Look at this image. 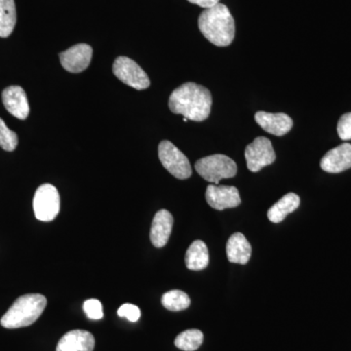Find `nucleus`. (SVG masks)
<instances>
[{
	"label": "nucleus",
	"instance_id": "1",
	"mask_svg": "<svg viewBox=\"0 0 351 351\" xmlns=\"http://www.w3.org/2000/svg\"><path fill=\"white\" fill-rule=\"evenodd\" d=\"M212 108V95L207 88L193 82L184 83L173 91L169 108L175 114H181L193 121H204Z\"/></svg>",
	"mask_w": 351,
	"mask_h": 351
},
{
	"label": "nucleus",
	"instance_id": "2",
	"mask_svg": "<svg viewBox=\"0 0 351 351\" xmlns=\"http://www.w3.org/2000/svg\"><path fill=\"white\" fill-rule=\"evenodd\" d=\"M198 27L201 34L214 45L226 47L235 36V23L230 9L218 3L200 14Z\"/></svg>",
	"mask_w": 351,
	"mask_h": 351
},
{
	"label": "nucleus",
	"instance_id": "3",
	"mask_svg": "<svg viewBox=\"0 0 351 351\" xmlns=\"http://www.w3.org/2000/svg\"><path fill=\"white\" fill-rule=\"evenodd\" d=\"M46 306L47 300L43 295H21L2 316L0 324L6 329L31 326L40 317Z\"/></svg>",
	"mask_w": 351,
	"mask_h": 351
},
{
	"label": "nucleus",
	"instance_id": "4",
	"mask_svg": "<svg viewBox=\"0 0 351 351\" xmlns=\"http://www.w3.org/2000/svg\"><path fill=\"white\" fill-rule=\"evenodd\" d=\"M195 170L205 181L218 184L221 180L234 177L237 165L230 157L213 154L199 159L195 163Z\"/></svg>",
	"mask_w": 351,
	"mask_h": 351
},
{
	"label": "nucleus",
	"instance_id": "5",
	"mask_svg": "<svg viewBox=\"0 0 351 351\" xmlns=\"http://www.w3.org/2000/svg\"><path fill=\"white\" fill-rule=\"evenodd\" d=\"M158 157L171 175L179 180L189 179L193 173L188 157L169 141H162L158 145Z\"/></svg>",
	"mask_w": 351,
	"mask_h": 351
},
{
	"label": "nucleus",
	"instance_id": "6",
	"mask_svg": "<svg viewBox=\"0 0 351 351\" xmlns=\"http://www.w3.org/2000/svg\"><path fill=\"white\" fill-rule=\"evenodd\" d=\"M34 211L39 221H52L56 219L60 212V195L54 186L44 184L36 189Z\"/></svg>",
	"mask_w": 351,
	"mask_h": 351
},
{
	"label": "nucleus",
	"instance_id": "7",
	"mask_svg": "<svg viewBox=\"0 0 351 351\" xmlns=\"http://www.w3.org/2000/svg\"><path fill=\"white\" fill-rule=\"evenodd\" d=\"M113 73L126 85L137 90H144L149 87V76L133 60L121 56L115 60L112 66Z\"/></svg>",
	"mask_w": 351,
	"mask_h": 351
},
{
	"label": "nucleus",
	"instance_id": "8",
	"mask_svg": "<svg viewBox=\"0 0 351 351\" xmlns=\"http://www.w3.org/2000/svg\"><path fill=\"white\" fill-rule=\"evenodd\" d=\"M247 167L251 172H258L276 161V156L271 142L267 138L258 137L245 149Z\"/></svg>",
	"mask_w": 351,
	"mask_h": 351
},
{
	"label": "nucleus",
	"instance_id": "9",
	"mask_svg": "<svg viewBox=\"0 0 351 351\" xmlns=\"http://www.w3.org/2000/svg\"><path fill=\"white\" fill-rule=\"evenodd\" d=\"M93 50L88 44L80 43L60 54V61L66 71L78 73L85 71L91 63Z\"/></svg>",
	"mask_w": 351,
	"mask_h": 351
},
{
	"label": "nucleus",
	"instance_id": "10",
	"mask_svg": "<svg viewBox=\"0 0 351 351\" xmlns=\"http://www.w3.org/2000/svg\"><path fill=\"white\" fill-rule=\"evenodd\" d=\"M206 200L209 206L219 211L239 206L241 203L239 189L235 186L213 184H210L207 188Z\"/></svg>",
	"mask_w": 351,
	"mask_h": 351
},
{
	"label": "nucleus",
	"instance_id": "11",
	"mask_svg": "<svg viewBox=\"0 0 351 351\" xmlns=\"http://www.w3.org/2000/svg\"><path fill=\"white\" fill-rule=\"evenodd\" d=\"M321 168L328 173H341L351 168V145L345 144L334 147L323 156Z\"/></svg>",
	"mask_w": 351,
	"mask_h": 351
},
{
	"label": "nucleus",
	"instance_id": "12",
	"mask_svg": "<svg viewBox=\"0 0 351 351\" xmlns=\"http://www.w3.org/2000/svg\"><path fill=\"white\" fill-rule=\"evenodd\" d=\"M255 120L263 130L278 137L286 135L294 125L293 119L282 112H258L255 114Z\"/></svg>",
	"mask_w": 351,
	"mask_h": 351
},
{
	"label": "nucleus",
	"instance_id": "13",
	"mask_svg": "<svg viewBox=\"0 0 351 351\" xmlns=\"http://www.w3.org/2000/svg\"><path fill=\"white\" fill-rule=\"evenodd\" d=\"M2 101L4 107L13 117L22 120L29 117V100L22 87H7L2 93Z\"/></svg>",
	"mask_w": 351,
	"mask_h": 351
},
{
	"label": "nucleus",
	"instance_id": "14",
	"mask_svg": "<svg viewBox=\"0 0 351 351\" xmlns=\"http://www.w3.org/2000/svg\"><path fill=\"white\" fill-rule=\"evenodd\" d=\"M173 219L172 214L167 210H160L157 212L152 219L151 228V241L156 248H162L167 244L172 232Z\"/></svg>",
	"mask_w": 351,
	"mask_h": 351
},
{
	"label": "nucleus",
	"instance_id": "15",
	"mask_svg": "<svg viewBox=\"0 0 351 351\" xmlns=\"http://www.w3.org/2000/svg\"><path fill=\"white\" fill-rule=\"evenodd\" d=\"M95 338L91 332L84 330H73L62 337L56 351H93Z\"/></svg>",
	"mask_w": 351,
	"mask_h": 351
},
{
	"label": "nucleus",
	"instance_id": "16",
	"mask_svg": "<svg viewBox=\"0 0 351 351\" xmlns=\"http://www.w3.org/2000/svg\"><path fill=\"white\" fill-rule=\"evenodd\" d=\"M252 247L250 242L242 233L232 234L226 244V257L233 263L246 265L250 260Z\"/></svg>",
	"mask_w": 351,
	"mask_h": 351
},
{
	"label": "nucleus",
	"instance_id": "17",
	"mask_svg": "<svg viewBox=\"0 0 351 351\" xmlns=\"http://www.w3.org/2000/svg\"><path fill=\"white\" fill-rule=\"evenodd\" d=\"M300 203L301 199L295 193H287L280 200L277 201L274 206L269 208L267 218L271 223H281L289 214L293 213L299 208Z\"/></svg>",
	"mask_w": 351,
	"mask_h": 351
},
{
	"label": "nucleus",
	"instance_id": "18",
	"mask_svg": "<svg viewBox=\"0 0 351 351\" xmlns=\"http://www.w3.org/2000/svg\"><path fill=\"white\" fill-rule=\"evenodd\" d=\"M186 267L195 271L205 269L209 265V251L207 245L201 240H195L189 247L186 254Z\"/></svg>",
	"mask_w": 351,
	"mask_h": 351
},
{
	"label": "nucleus",
	"instance_id": "19",
	"mask_svg": "<svg viewBox=\"0 0 351 351\" xmlns=\"http://www.w3.org/2000/svg\"><path fill=\"white\" fill-rule=\"evenodd\" d=\"M17 22L15 1L0 0V38H8Z\"/></svg>",
	"mask_w": 351,
	"mask_h": 351
},
{
	"label": "nucleus",
	"instance_id": "20",
	"mask_svg": "<svg viewBox=\"0 0 351 351\" xmlns=\"http://www.w3.org/2000/svg\"><path fill=\"white\" fill-rule=\"evenodd\" d=\"M203 332L197 329H189L178 335L175 339V346L184 351H195L203 343Z\"/></svg>",
	"mask_w": 351,
	"mask_h": 351
},
{
	"label": "nucleus",
	"instance_id": "21",
	"mask_svg": "<svg viewBox=\"0 0 351 351\" xmlns=\"http://www.w3.org/2000/svg\"><path fill=\"white\" fill-rule=\"evenodd\" d=\"M163 306L170 311H182L191 306V299L188 294L180 290H172L163 295Z\"/></svg>",
	"mask_w": 351,
	"mask_h": 351
},
{
	"label": "nucleus",
	"instance_id": "22",
	"mask_svg": "<svg viewBox=\"0 0 351 351\" xmlns=\"http://www.w3.org/2000/svg\"><path fill=\"white\" fill-rule=\"evenodd\" d=\"M18 145V136L15 132L6 126L5 122L0 119V147L7 152L15 151Z\"/></svg>",
	"mask_w": 351,
	"mask_h": 351
},
{
	"label": "nucleus",
	"instance_id": "23",
	"mask_svg": "<svg viewBox=\"0 0 351 351\" xmlns=\"http://www.w3.org/2000/svg\"><path fill=\"white\" fill-rule=\"evenodd\" d=\"M83 309L87 317L92 320H100L103 318V306L99 300L90 299L83 304Z\"/></svg>",
	"mask_w": 351,
	"mask_h": 351
},
{
	"label": "nucleus",
	"instance_id": "24",
	"mask_svg": "<svg viewBox=\"0 0 351 351\" xmlns=\"http://www.w3.org/2000/svg\"><path fill=\"white\" fill-rule=\"evenodd\" d=\"M119 317H125L130 322H137L141 317L140 308L135 304H124L117 311Z\"/></svg>",
	"mask_w": 351,
	"mask_h": 351
},
{
	"label": "nucleus",
	"instance_id": "25",
	"mask_svg": "<svg viewBox=\"0 0 351 351\" xmlns=\"http://www.w3.org/2000/svg\"><path fill=\"white\" fill-rule=\"evenodd\" d=\"M337 130L341 140H351V112L346 113L339 119Z\"/></svg>",
	"mask_w": 351,
	"mask_h": 351
},
{
	"label": "nucleus",
	"instance_id": "26",
	"mask_svg": "<svg viewBox=\"0 0 351 351\" xmlns=\"http://www.w3.org/2000/svg\"><path fill=\"white\" fill-rule=\"evenodd\" d=\"M188 1L205 9L211 8L219 3V0H188Z\"/></svg>",
	"mask_w": 351,
	"mask_h": 351
},
{
	"label": "nucleus",
	"instance_id": "27",
	"mask_svg": "<svg viewBox=\"0 0 351 351\" xmlns=\"http://www.w3.org/2000/svg\"><path fill=\"white\" fill-rule=\"evenodd\" d=\"M182 120H184V122H186V121H188L189 119H186V117H184V119H182Z\"/></svg>",
	"mask_w": 351,
	"mask_h": 351
}]
</instances>
